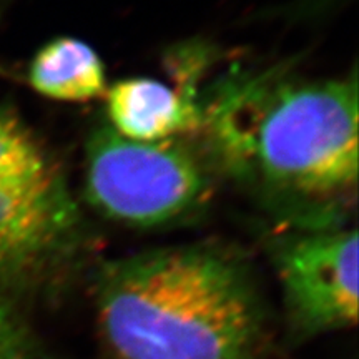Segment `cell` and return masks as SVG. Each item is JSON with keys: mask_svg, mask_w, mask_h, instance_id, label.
Here are the masks:
<instances>
[{"mask_svg": "<svg viewBox=\"0 0 359 359\" xmlns=\"http://www.w3.org/2000/svg\"><path fill=\"white\" fill-rule=\"evenodd\" d=\"M98 325L116 359H257L264 308L248 268L213 246L143 251L105 263Z\"/></svg>", "mask_w": 359, "mask_h": 359, "instance_id": "7a4b0ae2", "label": "cell"}, {"mask_svg": "<svg viewBox=\"0 0 359 359\" xmlns=\"http://www.w3.org/2000/svg\"><path fill=\"white\" fill-rule=\"evenodd\" d=\"M358 77L231 79L201 107L224 172L293 230L343 226L358 195Z\"/></svg>", "mask_w": 359, "mask_h": 359, "instance_id": "6da1fadb", "label": "cell"}, {"mask_svg": "<svg viewBox=\"0 0 359 359\" xmlns=\"http://www.w3.org/2000/svg\"><path fill=\"white\" fill-rule=\"evenodd\" d=\"M0 359H30L25 330L0 290Z\"/></svg>", "mask_w": 359, "mask_h": 359, "instance_id": "ba28073f", "label": "cell"}, {"mask_svg": "<svg viewBox=\"0 0 359 359\" xmlns=\"http://www.w3.org/2000/svg\"><path fill=\"white\" fill-rule=\"evenodd\" d=\"M271 255L291 333L308 339L356 325V228L293 230Z\"/></svg>", "mask_w": 359, "mask_h": 359, "instance_id": "5b68a950", "label": "cell"}, {"mask_svg": "<svg viewBox=\"0 0 359 359\" xmlns=\"http://www.w3.org/2000/svg\"><path fill=\"white\" fill-rule=\"evenodd\" d=\"M83 193L105 218L148 230L196 212L208 198L210 175L182 143L132 140L105 123L85 145Z\"/></svg>", "mask_w": 359, "mask_h": 359, "instance_id": "277c9868", "label": "cell"}, {"mask_svg": "<svg viewBox=\"0 0 359 359\" xmlns=\"http://www.w3.org/2000/svg\"><path fill=\"white\" fill-rule=\"evenodd\" d=\"M8 2H11V0H0V7H4V6H6V4H8Z\"/></svg>", "mask_w": 359, "mask_h": 359, "instance_id": "9c48e42d", "label": "cell"}, {"mask_svg": "<svg viewBox=\"0 0 359 359\" xmlns=\"http://www.w3.org/2000/svg\"><path fill=\"white\" fill-rule=\"evenodd\" d=\"M107 116L116 133L138 142L175 140L201 128V105L193 93L161 80L132 77L107 87Z\"/></svg>", "mask_w": 359, "mask_h": 359, "instance_id": "8992f818", "label": "cell"}, {"mask_svg": "<svg viewBox=\"0 0 359 359\" xmlns=\"http://www.w3.org/2000/svg\"><path fill=\"white\" fill-rule=\"evenodd\" d=\"M29 83L52 100L90 102L105 95V65L87 42L60 37L35 53L29 65Z\"/></svg>", "mask_w": 359, "mask_h": 359, "instance_id": "52a82bcc", "label": "cell"}, {"mask_svg": "<svg viewBox=\"0 0 359 359\" xmlns=\"http://www.w3.org/2000/svg\"><path fill=\"white\" fill-rule=\"evenodd\" d=\"M85 223L62 168L0 103V286L58 275L85 246Z\"/></svg>", "mask_w": 359, "mask_h": 359, "instance_id": "3957f363", "label": "cell"}]
</instances>
